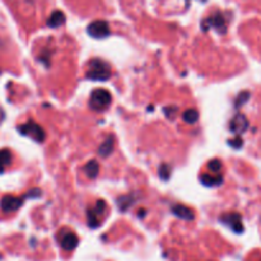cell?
<instances>
[{
	"label": "cell",
	"instance_id": "7",
	"mask_svg": "<svg viewBox=\"0 0 261 261\" xmlns=\"http://www.w3.org/2000/svg\"><path fill=\"white\" fill-rule=\"evenodd\" d=\"M219 221L223 224L228 226L236 233H242L244 232V224H242V218L239 213H227L219 217Z\"/></svg>",
	"mask_w": 261,
	"mask_h": 261
},
{
	"label": "cell",
	"instance_id": "15",
	"mask_svg": "<svg viewBox=\"0 0 261 261\" xmlns=\"http://www.w3.org/2000/svg\"><path fill=\"white\" fill-rule=\"evenodd\" d=\"M133 204H134V198L132 195H122L117 198V206L122 212H126Z\"/></svg>",
	"mask_w": 261,
	"mask_h": 261
},
{
	"label": "cell",
	"instance_id": "22",
	"mask_svg": "<svg viewBox=\"0 0 261 261\" xmlns=\"http://www.w3.org/2000/svg\"><path fill=\"white\" fill-rule=\"evenodd\" d=\"M163 112H165V115L168 117V119H172V117H175V115L177 114V107L176 106L165 107V109H163Z\"/></svg>",
	"mask_w": 261,
	"mask_h": 261
},
{
	"label": "cell",
	"instance_id": "23",
	"mask_svg": "<svg viewBox=\"0 0 261 261\" xmlns=\"http://www.w3.org/2000/svg\"><path fill=\"white\" fill-rule=\"evenodd\" d=\"M41 194H42V191H41V189L35 188V189H32V190H30L27 194H25L24 199H27V198H30V199H32V198H40Z\"/></svg>",
	"mask_w": 261,
	"mask_h": 261
},
{
	"label": "cell",
	"instance_id": "20",
	"mask_svg": "<svg viewBox=\"0 0 261 261\" xmlns=\"http://www.w3.org/2000/svg\"><path fill=\"white\" fill-rule=\"evenodd\" d=\"M158 172H160V177L162 178L163 181H167L171 176V167L168 165H166V163H163V165L160 166Z\"/></svg>",
	"mask_w": 261,
	"mask_h": 261
},
{
	"label": "cell",
	"instance_id": "25",
	"mask_svg": "<svg viewBox=\"0 0 261 261\" xmlns=\"http://www.w3.org/2000/svg\"><path fill=\"white\" fill-rule=\"evenodd\" d=\"M145 216V211H139V217H144Z\"/></svg>",
	"mask_w": 261,
	"mask_h": 261
},
{
	"label": "cell",
	"instance_id": "4",
	"mask_svg": "<svg viewBox=\"0 0 261 261\" xmlns=\"http://www.w3.org/2000/svg\"><path fill=\"white\" fill-rule=\"evenodd\" d=\"M59 244H60L61 249L65 251H73L79 244V240L74 232L68 231V229H63L58 233Z\"/></svg>",
	"mask_w": 261,
	"mask_h": 261
},
{
	"label": "cell",
	"instance_id": "12",
	"mask_svg": "<svg viewBox=\"0 0 261 261\" xmlns=\"http://www.w3.org/2000/svg\"><path fill=\"white\" fill-rule=\"evenodd\" d=\"M114 145H115L114 137H111V135H110V137H107L106 140H105V142L99 145L98 154L103 158L109 157V155L112 153V150H114Z\"/></svg>",
	"mask_w": 261,
	"mask_h": 261
},
{
	"label": "cell",
	"instance_id": "13",
	"mask_svg": "<svg viewBox=\"0 0 261 261\" xmlns=\"http://www.w3.org/2000/svg\"><path fill=\"white\" fill-rule=\"evenodd\" d=\"M64 23H65V14H64L63 12H60V10L54 12L53 14L50 15V18L47 19V25L51 28L60 27Z\"/></svg>",
	"mask_w": 261,
	"mask_h": 261
},
{
	"label": "cell",
	"instance_id": "16",
	"mask_svg": "<svg viewBox=\"0 0 261 261\" xmlns=\"http://www.w3.org/2000/svg\"><path fill=\"white\" fill-rule=\"evenodd\" d=\"M87 223L91 228H97L101 224V221H99V216L94 212V209H88L87 211Z\"/></svg>",
	"mask_w": 261,
	"mask_h": 261
},
{
	"label": "cell",
	"instance_id": "9",
	"mask_svg": "<svg viewBox=\"0 0 261 261\" xmlns=\"http://www.w3.org/2000/svg\"><path fill=\"white\" fill-rule=\"evenodd\" d=\"M247 127H249V120L242 114H237L229 124V129L234 134H242V133L246 132Z\"/></svg>",
	"mask_w": 261,
	"mask_h": 261
},
{
	"label": "cell",
	"instance_id": "10",
	"mask_svg": "<svg viewBox=\"0 0 261 261\" xmlns=\"http://www.w3.org/2000/svg\"><path fill=\"white\" fill-rule=\"evenodd\" d=\"M172 213L175 214L178 218L184 219V221H193L194 219V212L190 208L185 205H181V204H176L172 206Z\"/></svg>",
	"mask_w": 261,
	"mask_h": 261
},
{
	"label": "cell",
	"instance_id": "8",
	"mask_svg": "<svg viewBox=\"0 0 261 261\" xmlns=\"http://www.w3.org/2000/svg\"><path fill=\"white\" fill-rule=\"evenodd\" d=\"M23 200H24V196L23 198H17V196L13 195H5L0 200V208H2L4 213H12V212L18 211L23 205Z\"/></svg>",
	"mask_w": 261,
	"mask_h": 261
},
{
	"label": "cell",
	"instance_id": "24",
	"mask_svg": "<svg viewBox=\"0 0 261 261\" xmlns=\"http://www.w3.org/2000/svg\"><path fill=\"white\" fill-rule=\"evenodd\" d=\"M229 145H232L233 148H236V149H240V148L244 145V142H242V139L240 137L234 138L233 140H229Z\"/></svg>",
	"mask_w": 261,
	"mask_h": 261
},
{
	"label": "cell",
	"instance_id": "14",
	"mask_svg": "<svg viewBox=\"0 0 261 261\" xmlns=\"http://www.w3.org/2000/svg\"><path fill=\"white\" fill-rule=\"evenodd\" d=\"M84 173L88 176L89 178H96L99 172V165L97 161H89L86 166H84Z\"/></svg>",
	"mask_w": 261,
	"mask_h": 261
},
{
	"label": "cell",
	"instance_id": "21",
	"mask_svg": "<svg viewBox=\"0 0 261 261\" xmlns=\"http://www.w3.org/2000/svg\"><path fill=\"white\" fill-rule=\"evenodd\" d=\"M208 167L212 172L218 173L222 168V162L219 160H212L208 162Z\"/></svg>",
	"mask_w": 261,
	"mask_h": 261
},
{
	"label": "cell",
	"instance_id": "18",
	"mask_svg": "<svg viewBox=\"0 0 261 261\" xmlns=\"http://www.w3.org/2000/svg\"><path fill=\"white\" fill-rule=\"evenodd\" d=\"M182 119L186 124H195L199 120V112L195 109H189L184 112Z\"/></svg>",
	"mask_w": 261,
	"mask_h": 261
},
{
	"label": "cell",
	"instance_id": "5",
	"mask_svg": "<svg viewBox=\"0 0 261 261\" xmlns=\"http://www.w3.org/2000/svg\"><path fill=\"white\" fill-rule=\"evenodd\" d=\"M201 28H203V31H208L209 28H214V30L218 31L219 33H226L227 23L221 13H216V14L211 15V17L206 18V19L201 23Z\"/></svg>",
	"mask_w": 261,
	"mask_h": 261
},
{
	"label": "cell",
	"instance_id": "11",
	"mask_svg": "<svg viewBox=\"0 0 261 261\" xmlns=\"http://www.w3.org/2000/svg\"><path fill=\"white\" fill-rule=\"evenodd\" d=\"M200 181L203 185L209 186V188H212V186H219L223 182V176L218 175V173H214V175L213 173H205V175L200 176Z\"/></svg>",
	"mask_w": 261,
	"mask_h": 261
},
{
	"label": "cell",
	"instance_id": "19",
	"mask_svg": "<svg viewBox=\"0 0 261 261\" xmlns=\"http://www.w3.org/2000/svg\"><path fill=\"white\" fill-rule=\"evenodd\" d=\"M250 96H251V94H250V92H247V91L241 92V93H240L239 96H237L236 102H234V106H236V109H240V107H241L242 105L246 103V102L249 101Z\"/></svg>",
	"mask_w": 261,
	"mask_h": 261
},
{
	"label": "cell",
	"instance_id": "3",
	"mask_svg": "<svg viewBox=\"0 0 261 261\" xmlns=\"http://www.w3.org/2000/svg\"><path fill=\"white\" fill-rule=\"evenodd\" d=\"M18 132H19L22 135L31 137L37 143H42L46 138L45 130H43L40 125L36 124L35 121H28L25 122V124L18 126Z\"/></svg>",
	"mask_w": 261,
	"mask_h": 261
},
{
	"label": "cell",
	"instance_id": "17",
	"mask_svg": "<svg viewBox=\"0 0 261 261\" xmlns=\"http://www.w3.org/2000/svg\"><path fill=\"white\" fill-rule=\"evenodd\" d=\"M12 161V153L8 149H0V173L4 172L5 167Z\"/></svg>",
	"mask_w": 261,
	"mask_h": 261
},
{
	"label": "cell",
	"instance_id": "1",
	"mask_svg": "<svg viewBox=\"0 0 261 261\" xmlns=\"http://www.w3.org/2000/svg\"><path fill=\"white\" fill-rule=\"evenodd\" d=\"M86 76L91 81L106 82L111 76V66L102 59H92L88 64Z\"/></svg>",
	"mask_w": 261,
	"mask_h": 261
},
{
	"label": "cell",
	"instance_id": "6",
	"mask_svg": "<svg viewBox=\"0 0 261 261\" xmlns=\"http://www.w3.org/2000/svg\"><path fill=\"white\" fill-rule=\"evenodd\" d=\"M87 32L91 37L98 38V40L107 37V36H110L109 23L105 22V20H94L91 24H88Z\"/></svg>",
	"mask_w": 261,
	"mask_h": 261
},
{
	"label": "cell",
	"instance_id": "2",
	"mask_svg": "<svg viewBox=\"0 0 261 261\" xmlns=\"http://www.w3.org/2000/svg\"><path fill=\"white\" fill-rule=\"evenodd\" d=\"M111 93L107 89L103 88H96L91 93V98H89V106L94 111H103L105 109L111 105Z\"/></svg>",
	"mask_w": 261,
	"mask_h": 261
}]
</instances>
